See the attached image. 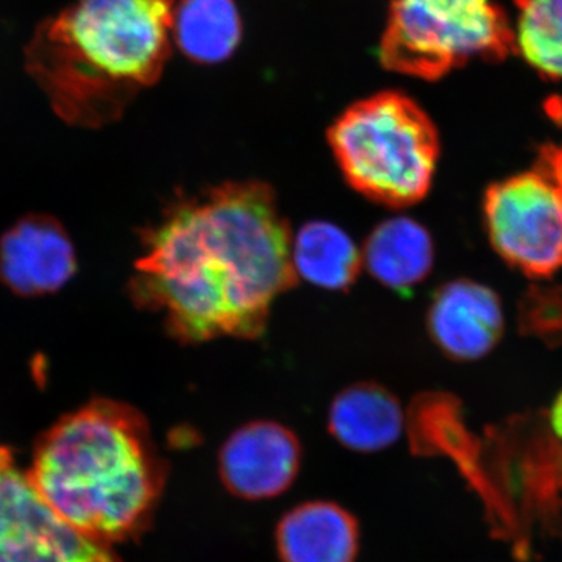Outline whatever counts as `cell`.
<instances>
[{
  "label": "cell",
  "mask_w": 562,
  "mask_h": 562,
  "mask_svg": "<svg viewBox=\"0 0 562 562\" xmlns=\"http://www.w3.org/2000/svg\"><path fill=\"white\" fill-rule=\"evenodd\" d=\"M291 241L272 187L225 181L177 199L147 228L128 292L187 346L257 339L297 284Z\"/></svg>",
  "instance_id": "6da1fadb"
},
{
  "label": "cell",
  "mask_w": 562,
  "mask_h": 562,
  "mask_svg": "<svg viewBox=\"0 0 562 562\" xmlns=\"http://www.w3.org/2000/svg\"><path fill=\"white\" fill-rule=\"evenodd\" d=\"M177 0H74L36 25L25 70L54 113L101 128L157 83L172 50Z\"/></svg>",
  "instance_id": "7a4b0ae2"
},
{
  "label": "cell",
  "mask_w": 562,
  "mask_h": 562,
  "mask_svg": "<svg viewBox=\"0 0 562 562\" xmlns=\"http://www.w3.org/2000/svg\"><path fill=\"white\" fill-rule=\"evenodd\" d=\"M29 475L63 519L111 546L146 530L168 468L138 409L95 398L41 436Z\"/></svg>",
  "instance_id": "3957f363"
},
{
  "label": "cell",
  "mask_w": 562,
  "mask_h": 562,
  "mask_svg": "<svg viewBox=\"0 0 562 562\" xmlns=\"http://www.w3.org/2000/svg\"><path fill=\"white\" fill-rule=\"evenodd\" d=\"M328 144L351 190L392 210L427 198L441 154L435 122L395 91L349 106L333 122Z\"/></svg>",
  "instance_id": "277c9868"
},
{
  "label": "cell",
  "mask_w": 562,
  "mask_h": 562,
  "mask_svg": "<svg viewBox=\"0 0 562 562\" xmlns=\"http://www.w3.org/2000/svg\"><path fill=\"white\" fill-rule=\"evenodd\" d=\"M516 33L492 0H394L380 43L384 68L438 80L472 60L502 61Z\"/></svg>",
  "instance_id": "5b68a950"
},
{
  "label": "cell",
  "mask_w": 562,
  "mask_h": 562,
  "mask_svg": "<svg viewBox=\"0 0 562 562\" xmlns=\"http://www.w3.org/2000/svg\"><path fill=\"white\" fill-rule=\"evenodd\" d=\"M482 214L492 250L514 271L535 281L562 271V143L543 144L530 168L491 183Z\"/></svg>",
  "instance_id": "8992f818"
},
{
  "label": "cell",
  "mask_w": 562,
  "mask_h": 562,
  "mask_svg": "<svg viewBox=\"0 0 562 562\" xmlns=\"http://www.w3.org/2000/svg\"><path fill=\"white\" fill-rule=\"evenodd\" d=\"M0 562H121L110 543L72 527L46 502L29 472L0 447Z\"/></svg>",
  "instance_id": "52a82bcc"
},
{
  "label": "cell",
  "mask_w": 562,
  "mask_h": 562,
  "mask_svg": "<svg viewBox=\"0 0 562 562\" xmlns=\"http://www.w3.org/2000/svg\"><path fill=\"white\" fill-rule=\"evenodd\" d=\"M302 443L286 425L254 420L225 439L217 471L225 490L247 502L269 501L290 490L301 472Z\"/></svg>",
  "instance_id": "ba28073f"
},
{
  "label": "cell",
  "mask_w": 562,
  "mask_h": 562,
  "mask_svg": "<svg viewBox=\"0 0 562 562\" xmlns=\"http://www.w3.org/2000/svg\"><path fill=\"white\" fill-rule=\"evenodd\" d=\"M425 321L432 344L457 362L483 360L505 336L501 295L472 279H454L439 286Z\"/></svg>",
  "instance_id": "9c48e42d"
},
{
  "label": "cell",
  "mask_w": 562,
  "mask_h": 562,
  "mask_svg": "<svg viewBox=\"0 0 562 562\" xmlns=\"http://www.w3.org/2000/svg\"><path fill=\"white\" fill-rule=\"evenodd\" d=\"M76 272L72 239L49 214L21 217L0 238V281L20 297L54 294Z\"/></svg>",
  "instance_id": "30bf717a"
},
{
  "label": "cell",
  "mask_w": 562,
  "mask_h": 562,
  "mask_svg": "<svg viewBox=\"0 0 562 562\" xmlns=\"http://www.w3.org/2000/svg\"><path fill=\"white\" fill-rule=\"evenodd\" d=\"M276 547L281 562H357L360 525L338 503H302L281 517Z\"/></svg>",
  "instance_id": "8fae6325"
},
{
  "label": "cell",
  "mask_w": 562,
  "mask_h": 562,
  "mask_svg": "<svg viewBox=\"0 0 562 562\" xmlns=\"http://www.w3.org/2000/svg\"><path fill=\"white\" fill-rule=\"evenodd\" d=\"M328 431L344 449L376 453L406 431V412L394 392L376 382H360L338 392L327 417Z\"/></svg>",
  "instance_id": "7c38bea8"
},
{
  "label": "cell",
  "mask_w": 562,
  "mask_h": 562,
  "mask_svg": "<svg viewBox=\"0 0 562 562\" xmlns=\"http://www.w3.org/2000/svg\"><path fill=\"white\" fill-rule=\"evenodd\" d=\"M362 268L387 290L409 295L428 279L436 249L430 231L409 216L376 224L361 249Z\"/></svg>",
  "instance_id": "4fadbf2b"
},
{
  "label": "cell",
  "mask_w": 562,
  "mask_h": 562,
  "mask_svg": "<svg viewBox=\"0 0 562 562\" xmlns=\"http://www.w3.org/2000/svg\"><path fill=\"white\" fill-rule=\"evenodd\" d=\"M291 260L297 279L325 291H347L362 269L360 247L330 221L305 222L292 232Z\"/></svg>",
  "instance_id": "5bb4252c"
},
{
  "label": "cell",
  "mask_w": 562,
  "mask_h": 562,
  "mask_svg": "<svg viewBox=\"0 0 562 562\" xmlns=\"http://www.w3.org/2000/svg\"><path fill=\"white\" fill-rule=\"evenodd\" d=\"M241 31V18L233 0H179L176 3L173 43L192 61H224L238 47Z\"/></svg>",
  "instance_id": "9a60e30c"
},
{
  "label": "cell",
  "mask_w": 562,
  "mask_h": 562,
  "mask_svg": "<svg viewBox=\"0 0 562 562\" xmlns=\"http://www.w3.org/2000/svg\"><path fill=\"white\" fill-rule=\"evenodd\" d=\"M516 52L550 80L562 79V0H514Z\"/></svg>",
  "instance_id": "2e32d148"
},
{
  "label": "cell",
  "mask_w": 562,
  "mask_h": 562,
  "mask_svg": "<svg viewBox=\"0 0 562 562\" xmlns=\"http://www.w3.org/2000/svg\"><path fill=\"white\" fill-rule=\"evenodd\" d=\"M536 281L524 292L517 312L519 330L549 347H562V286Z\"/></svg>",
  "instance_id": "e0dca14e"
},
{
  "label": "cell",
  "mask_w": 562,
  "mask_h": 562,
  "mask_svg": "<svg viewBox=\"0 0 562 562\" xmlns=\"http://www.w3.org/2000/svg\"><path fill=\"white\" fill-rule=\"evenodd\" d=\"M549 427L554 438L562 442V390L553 398L549 409Z\"/></svg>",
  "instance_id": "ac0fdd59"
}]
</instances>
